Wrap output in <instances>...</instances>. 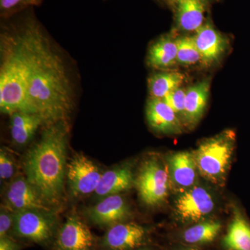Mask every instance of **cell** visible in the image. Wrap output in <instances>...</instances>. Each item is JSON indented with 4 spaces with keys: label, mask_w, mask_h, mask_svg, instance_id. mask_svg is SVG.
<instances>
[{
    "label": "cell",
    "mask_w": 250,
    "mask_h": 250,
    "mask_svg": "<svg viewBox=\"0 0 250 250\" xmlns=\"http://www.w3.org/2000/svg\"><path fill=\"white\" fill-rule=\"evenodd\" d=\"M169 163L174 183L181 187H191L196 179L197 167L193 154L176 153L171 156Z\"/></svg>",
    "instance_id": "obj_20"
},
{
    "label": "cell",
    "mask_w": 250,
    "mask_h": 250,
    "mask_svg": "<svg viewBox=\"0 0 250 250\" xmlns=\"http://www.w3.org/2000/svg\"><path fill=\"white\" fill-rule=\"evenodd\" d=\"M137 250H148L147 249H139Z\"/></svg>",
    "instance_id": "obj_33"
},
{
    "label": "cell",
    "mask_w": 250,
    "mask_h": 250,
    "mask_svg": "<svg viewBox=\"0 0 250 250\" xmlns=\"http://www.w3.org/2000/svg\"><path fill=\"white\" fill-rule=\"evenodd\" d=\"M186 91L184 88H177L169 93L165 98L163 99L166 103L177 115L179 118L184 119V104H185Z\"/></svg>",
    "instance_id": "obj_26"
},
{
    "label": "cell",
    "mask_w": 250,
    "mask_h": 250,
    "mask_svg": "<svg viewBox=\"0 0 250 250\" xmlns=\"http://www.w3.org/2000/svg\"><path fill=\"white\" fill-rule=\"evenodd\" d=\"M209 91V80H202L187 88L184 104L185 123L192 126L201 119L208 102Z\"/></svg>",
    "instance_id": "obj_17"
},
{
    "label": "cell",
    "mask_w": 250,
    "mask_h": 250,
    "mask_svg": "<svg viewBox=\"0 0 250 250\" xmlns=\"http://www.w3.org/2000/svg\"><path fill=\"white\" fill-rule=\"evenodd\" d=\"M177 45V62L179 65L188 66L201 62V55L197 49L193 36L176 38Z\"/></svg>",
    "instance_id": "obj_24"
},
{
    "label": "cell",
    "mask_w": 250,
    "mask_h": 250,
    "mask_svg": "<svg viewBox=\"0 0 250 250\" xmlns=\"http://www.w3.org/2000/svg\"><path fill=\"white\" fill-rule=\"evenodd\" d=\"M103 174L93 161L82 154L74 156L67 164V184L75 197L95 192Z\"/></svg>",
    "instance_id": "obj_6"
},
{
    "label": "cell",
    "mask_w": 250,
    "mask_h": 250,
    "mask_svg": "<svg viewBox=\"0 0 250 250\" xmlns=\"http://www.w3.org/2000/svg\"><path fill=\"white\" fill-rule=\"evenodd\" d=\"M199 250L193 249V248H192V249H188V250Z\"/></svg>",
    "instance_id": "obj_32"
},
{
    "label": "cell",
    "mask_w": 250,
    "mask_h": 250,
    "mask_svg": "<svg viewBox=\"0 0 250 250\" xmlns=\"http://www.w3.org/2000/svg\"><path fill=\"white\" fill-rule=\"evenodd\" d=\"M2 205L14 213L31 209L51 211V207L44 201L27 177L21 174L9 181L4 191Z\"/></svg>",
    "instance_id": "obj_7"
},
{
    "label": "cell",
    "mask_w": 250,
    "mask_h": 250,
    "mask_svg": "<svg viewBox=\"0 0 250 250\" xmlns=\"http://www.w3.org/2000/svg\"><path fill=\"white\" fill-rule=\"evenodd\" d=\"M10 116L11 139L18 146L27 145L41 125L45 124L42 118L35 113L17 111Z\"/></svg>",
    "instance_id": "obj_19"
},
{
    "label": "cell",
    "mask_w": 250,
    "mask_h": 250,
    "mask_svg": "<svg viewBox=\"0 0 250 250\" xmlns=\"http://www.w3.org/2000/svg\"><path fill=\"white\" fill-rule=\"evenodd\" d=\"M88 214L96 225L112 226L126 220L129 209L125 199L117 194L104 197L102 201L88 210Z\"/></svg>",
    "instance_id": "obj_14"
},
{
    "label": "cell",
    "mask_w": 250,
    "mask_h": 250,
    "mask_svg": "<svg viewBox=\"0 0 250 250\" xmlns=\"http://www.w3.org/2000/svg\"><path fill=\"white\" fill-rule=\"evenodd\" d=\"M18 32L29 65V113L40 116L47 126L67 121L73 94L63 62L35 20L28 18Z\"/></svg>",
    "instance_id": "obj_1"
},
{
    "label": "cell",
    "mask_w": 250,
    "mask_h": 250,
    "mask_svg": "<svg viewBox=\"0 0 250 250\" xmlns=\"http://www.w3.org/2000/svg\"><path fill=\"white\" fill-rule=\"evenodd\" d=\"M148 125L156 132L163 134H180V118L163 99L150 98L146 106Z\"/></svg>",
    "instance_id": "obj_11"
},
{
    "label": "cell",
    "mask_w": 250,
    "mask_h": 250,
    "mask_svg": "<svg viewBox=\"0 0 250 250\" xmlns=\"http://www.w3.org/2000/svg\"><path fill=\"white\" fill-rule=\"evenodd\" d=\"M146 231L137 224L120 223L112 225L103 239L104 246L111 250H131L145 241Z\"/></svg>",
    "instance_id": "obj_12"
},
{
    "label": "cell",
    "mask_w": 250,
    "mask_h": 250,
    "mask_svg": "<svg viewBox=\"0 0 250 250\" xmlns=\"http://www.w3.org/2000/svg\"><path fill=\"white\" fill-rule=\"evenodd\" d=\"M134 184L131 167L120 166L104 172L95 193L104 198L129 190Z\"/></svg>",
    "instance_id": "obj_16"
},
{
    "label": "cell",
    "mask_w": 250,
    "mask_h": 250,
    "mask_svg": "<svg viewBox=\"0 0 250 250\" xmlns=\"http://www.w3.org/2000/svg\"><path fill=\"white\" fill-rule=\"evenodd\" d=\"M29 65L19 32L3 34L0 67V110L9 115L29 113L27 105Z\"/></svg>",
    "instance_id": "obj_3"
},
{
    "label": "cell",
    "mask_w": 250,
    "mask_h": 250,
    "mask_svg": "<svg viewBox=\"0 0 250 250\" xmlns=\"http://www.w3.org/2000/svg\"><path fill=\"white\" fill-rule=\"evenodd\" d=\"M14 212L1 205L0 210V238L7 236V233L14 227Z\"/></svg>",
    "instance_id": "obj_28"
},
{
    "label": "cell",
    "mask_w": 250,
    "mask_h": 250,
    "mask_svg": "<svg viewBox=\"0 0 250 250\" xmlns=\"http://www.w3.org/2000/svg\"><path fill=\"white\" fill-rule=\"evenodd\" d=\"M185 77L178 72H165L155 74L148 80L151 98H165L169 93L180 88Z\"/></svg>",
    "instance_id": "obj_22"
},
{
    "label": "cell",
    "mask_w": 250,
    "mask_h": 250,
    "mask_svg": "<svg viewBox=\"0 0 250 250\" xmlns=\"http://www.w3.org/2000/svg\"><path fill=\"white\" fill-rule=\"evenodd\" d=\"M214 203L211 196L202 187L184 192L176 202L177 215L185 221H198L211 213Z\"/></svg>",
    "instance_id": "obj_9"
},
{
    "label": "cell",
    "mask_w": 250,
    "mask_h": 250,
    "mask_svg": "<svg viewBox=\"0 0 250 250\" xmlns=\"http://www.w3.org/2000/svg\"><path fill=\"white\" fill-rule=\"evenodd\" d=\"M168 4L171 5H173V6H175L176 5L178 4L179 1H182V0H166Z\"/></svg>",
    "instance_id": "obj_30"
},
{
    "label": "cell",
    "mask_w": 250,
    "mask_h": 250,
    "mask_svg": "<svg viewBox=\"0 0 250 250\" xmlns=\"http://www.w3.org/2000/svg\"><path fill=\"white\" fill-rule=\"evenodd\" d=\"M168 179L167 171L156 159L145 161L135 180L141 200L149 207L164 202L168 192Z\"/></svg>",
    "instance_id": "obj_5"
},
{
    "label": "cell",
    "mask_w": 250,
    "mask_h": 250,
    "mask_svg": "<svg viewBox=\"0 0 250 250\" xmlns=\"http://www.w3.org/2000/svg\"><path fill=\"white\" fill-rule=\"evenodd\" d=\"M0 250H18V246L9 236L0 238Z\"/></svg>",
    "instance_id": "obj_29"
},
{
    "label": "cell",
    "mask_w": 250,
    "mask_h": 250,
    "mask_svg": "<svg viewBox=\"0 0 250 250\" xmlns=\"http://www.w3.org/2000/svg\"><path fill=\"white\" fill-rule=\"evenodd\" d=\"M235 134L227 131L200 145L193 156L197 168L206 179L219 183L225 177L234 149Z\"/></svg>",
    "instance_id": "obj_4"
},
{
    "label": "cell",
    "mask_w": 250,
    "mask_h": 250,
    "mask_svg": "<svg viewBox=\"0 0 250 250\" xmlns=\"http://www.w3.org/2000/svg\"><path fill=\"white\" fill-rule=\"evenodd\" d=\"M203 65L217 62L228 46V41L210 22L205 23L193 36Z\"/></svg>",
    "instance_id": "obj_13"
},
{
    "label": "cell",
    "mask_w": 250,
    "mask_h": 250,
    "mask_svg": "<svg viewBox=\"0 0 250 250\" xmlns=\"http://www.w3.org/2000/svg\"><path fill=\"white\" fill-rule=\"evenodd\" d=\"M234 213L224 243L229 250H250V225L239 210Z\"/></svg>",
    "instance_id": "obj_21"
},
{
    "label": "cell",
    "mask_w": 250,
    "mask_h": 250,
    "mask_svg": "<svg viewBox=\"0 0 250 250\" xmlns=\"http://www.w3.org/2000/svg\"><path fill=\"white\" fill-rule=\"evenodd\" d=\"M177 57L176 39L171 36H164L149 47L147 64L156 70H168L177 63Z\"/></svg>",
    "instance_id": "obj_18"
},
{
    "label": "cell",
    "mask_w": 250,
    "mask_h": 250,
    "mask_svg": "<svg viewBox=\"0 0 250 250\" xmlns=\"http://www.w3.org/2000/svg\"><path fill=\"white\" fill-rule=\"evenodd\" d=\"M208 0H182L176 5L177 27L187 32H196L205 23Z\"/></svg>",
    "instance_id": "obj_15"
},
{
    "label": "cell",
    "mask_w": 250,
    "mask_h": 250,
    "mask_svg": "<svg viewBox=\"0 0 250 250\" xmlns=\"http://www.w3.org/2000/svg\"><path fill=\"white\" fill-rule=\"evenodd\" d=\"M68 128L67 121L47 125L24 161L26 177L49 207L58 206L63 194Z\"/></svg>",
    "instance_id": "obj_2"
},
{
    "label": "cell",
    "mask_w": 250,
    "mask_h": 250,
    "mask_svg": "<svg viewBox=\"0 0 250 250\" xmlns=\"http://www.w3.org/2000/svg\"><path fill=\"white\" fill-rule=\"evenodd\" d=\"M54 227L50 212L25 210L15 213L14 229L16 236L35 243H43L52 236Z\"/></svg>",
    "instance_id": "obj_8"
},
{
    "label": "cell",
    "mask_w": 250,
    "mask_h": 250,
    "mask_svg": "<svg viewBox=\"0 0 250 250\" xmlns=\"http://www.w3.org/2000/svg\"><path fill=\"white\" fill-rule=\"evenodd\" d=\"M16 166L13 156L1 148L0 150V178L1 182L11 181L15 177Z\"/></svg>",
    "instance_id": "obj_25"
},
{
    "label": "cell",
    "mask_w": 250,
    "mask_h": 250,
    "mask_svg": "<svg viewBox=\"0 0 250 250\" xmlns=\"http://www.w3.org/2000/svg\"><path fill=\"white\" fill-rule=\"evenodd\" d=\"M94 238L89 228L76 215H72L59 230L57 250H90Z\"/></svg>",
    "instance_id": "obj_10"
},
{
    "label": "cell",
    "mask_w": 250,
    "mask_h": 250,
    "mask_svg": "<svg viewBox=\"0 0 250 250\" xmlns=\"http://www.w3.org/2000/svg\"><path fill=\"white\" fill-rule=\"evenodd\" d=\"M221 225L217 222H207L189 228L184 233V241L190 244L209 243L218 236Z\"/></svg>",
    "instance_id": "obj_23"
},
{
    "label": "cell",
    "mask_w": 250,
    "mask_h": 250,
    "mask_svg": "<svg viewBox=\"0 0 250 250\" xmlns=\"http://www.w3.org/2000/svg\"><path fill=\"white\" fill-rule=\"evenodd\" d=\"M34 5L33 0H0V10L2 16H9L16 11Z\"/></svg>",
    "instance_id": "obj_27"
},
{
    "label": "cell",
    "mask_w": 250,
    "mask_h": 250,
    "mask_svg": "<svg viewBox=\"0 0 250 250\" xmlns=\"http://www.w3.org/2000/svg\"><path fill=\"white\" fill-rule=\"evenodd\" d=\"M41 1H42V0H33V1H34V5H38L40 4Z\"/></svg>",
    "instance_id": "obj_31"
}]
</instances>
